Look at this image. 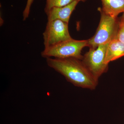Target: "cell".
<instances>
[{"mask_svg":"<svg viewBox=\"0 0 124 124\" xmlns=\"http://www.w3.org/2000/svg\"><path fill=\"white\" fill-rule=\"evenodd\" d=\"M76 0L78 1H84L85 0Z\"/></svg>","mask_w":124,"mask_h":124,"instance_id":"obj_12","label":"cell"},{"mask_svg":"<svg viewBox=\"0 0 124 124\" xmlns=\"http://www.w3.org/2000/svg\"><path fill=\"white\" fill-rule=\"evenodd\" d=\"M100 23L95 35L88 40V46L95 48L100 45L109 43L115 38L118 27V19L108 15L99 8Z\"/></svg>","mask_w":124,"mask_h":124,"instance_id":"obj_3","label":"cell"},{"mask_svg":"<svg viewBox=\"0 0 124 124\" xmlns=\"http://www.w3.org/2000/svg\"><path fill=\"white\" fill-rule=\"evenodd\" d=\"M33 0H27L26 7L23 13V20H26L27 18L29 17L30 9H31V6L32 4V2H33Z\"/></svg>","mask_w":124,"mask_h":124,"instance_id":"obj_11","label":"cell"},{"mask_svg":"<svg viewBox=\"0 0 124 124\" xmlns=\"http://www.w3.org/2000/svg\"><path fill=\"white\" fill-rule=\"evenodd\" d=\"M102 9L108 15L114 18L124 13V0H101Z\"/></svg>","mask_w":124,"mask_h":124,"instance_id":"obj_8","label":"cell"},{"mask_svg":"<svg viewBox=\"0 0 124 124\" xmlns=\"http://www.w3.org/2000/svg\"><path fill=\"white\" fill-rule=\"evenodd\" d=\"M45 48L72 39L68 29V23L60 20L48 21L43 33Z\"/></svg>","mask_w":124,"mask_h":124,"instance_id":"obj_5","label":"cell"},{"mask_svg":"<svg viewBox=\"0 0 124 124\" xmlns=\"http://www.w3.org/2000/svg\"><path fill=\"white\" fill-rule=\"evenodd\" d=\"M108 44L100 45L95 48H90L82 59L85 66L98 80L108 69V64L105 63V60Z\"/></svg>","mask_w":124,"mask_h":124,"instance_id":"obj_4","label":"cell"},{"mask_svg":"<svg viewBox=\"0 0 124 124\" xmlns=\"http://www.w3.org/2000/svg\"><path fill=\"white\" fill-rule=\"evenodd\" d=\"M88 46V40H76L72 39L45 48L41 53L43 58H74L82 60V49Z\"/></svg>","mask_w":124,"mask_h":124,"instance_id":"obj_2","label":"cell"},{"mask_svg":"<svg viewBox=\"0 0 124 124\" xmlns=\"http://www.w3.org/2000/svg\"><path fill=\"white\" fill-rule=\"evenodd\" d=\"M79 2L74 0L69 4L63 7L52 8L46 13L48 21L60 20L69 23L71 15Z\"/></svg>","mask_w":124,"mask_h":124,"instance_id":"obj_6","label":"cell"},{"mask_svg":"<svg viewBox=\"0 0 124 124\" xmlns=\"http://www.w3.org/2000/svg\"><path fill=\"white\" fill-rule=\"evenodd\" d=\"M124 56V44L116 37L108 44L105 58V63L108 64L110 62Z\"/></svg>","mask_w":124,"mask_h":124,"instance_id":"obj_7","label":"cell"},{"mask_svg":"<svg viewBox=\"0 0 124 124\" xmlns=\"http://www.w3.org/2000/svg\"><path fill=\"white\" fill-rule=\"evenodd\" d=\"M74 0H46L45 10L46 13L54 7H62L69 4Z\"/></svg>","mask_w":124,"mask_h":124,"instance_id":"obj_9","label":"cell"},{"mask_svg":"<svg viewBox=\"0 0 124 124\" xmlns=\"http://www.w3.org/2000/svg\"><path fill=\"white\" fill-rule=\"evenodd\" d=\"M49 67L62 74L75 86L89 89H95L98 80L85 66L82 60L74 58H46Z\"/></svg>","mask_w":124,"mask_h":124,"instance_id":"obj_1","label":"cell"},{"mask_svg":"<svg viewBox=\"0 0 124 124\" xmlns=\"http://www.w3.org/2000/svg\"><path fill=\"white\" fill-rule=\"evenodd\" d=\"M116 38L124 44V13L118 19V27Z\"/></svg>","mask_w":124,"mask_h":124,"instance_id":"obj_10","label":"cell"}]
</instances>
